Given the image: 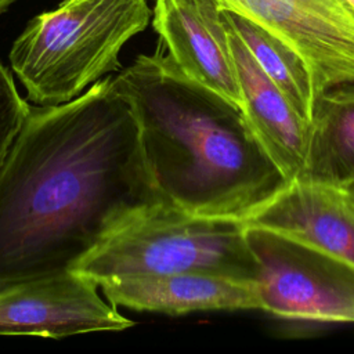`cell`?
<instances>
[{"instance_id": "ba28073f", "label": "cell", "mask_w": 354, "mask_h": 354, "mask_svg": "<svg viewBox=\"0 0 354 354\" xmlns=\"http://www.w3.org/2000/svg\"><path fill=\"white\" fill-rule=\"evenodd\" d=\"M243 227L281 234L354 266V192L296 177L254 209Z\"/></svg>"}, {"instance_id": "5b68a950", "label": "cell", "mask_w": 354, "mask_h": 354, "mask_svg": "<svg viewBox=\"0 0 354 354\" xmlns=\"http://www.w3.org/2000/svg\"><path fill=\"white\" fill-rule=\"evenodd\" d=\"M260 310L315 322L354 324V266L277 232L245 227Z\"/></svg>"}, {"instance_id": "7a4b0ae2", "label": "cell", "mask_w": 354, "mask_h": 354, "mask_svg": "<svg viewBox=\"0 0 354 354\" xmlns=\"http://www.w3.org/2000/svg\"><path fill=\"white\" fill-rule=\"evenodd\" d=\"M112 80L134 111L163 202L242 223L285 184L241 108L188 77L160 47L138 55Z\"/></svg>"}, {"instance_id": "4fadbf2b", "label": "cell", "mask_w": 354, "mask_h": 354, "mask_svg": "<svg viewBox=\"0 0 354 354\" xmlns=\"http://www.w3.org/2000/svg\"><path fill=\"white\" fill-rule=\"evenodd\" d=\"M250 54L268 77L283 91L300 116L311 122L315 93L306 61L283 40L235 12L223 10Z\"/></svg>"}, {"instance_id": "9a60e30c", "label": "cell", "mask_w": 354, "mask_h": 354, "mask_svg": "<svg viewBox=\"0 0 354 354\" xmlns=\"http://www.w3.org/2000/svg\"><path fill=\"white\" fill-rule=\"evenodd\" d=\"M15 0H0V14L4 12Z\"/></svg>"}, {"instance_id": "7c38bea8", "label": "cell", "mask_w": 354, "mask_h": 354, "mask_svg": "<svg viewBox=\"0 0 354 354\" xmlns=\"http://www.w3.org/2000/svg\"><path fill=\"white\" fill-rule=\"evenodd\" d=\"M297 177L354 192V84L317 98L306 160Z\"/></svg>"}, {"instance_id": "8992f818", "label": "cell", "mask_w": 354, "mask_h": 354, "mask_svg": "<svg viewBox=\"0 0 354 354\" xmlns=\"http://www.w3.org/2000/svg\"><path fill=\"white\" fill-rule=\"evenodd\" d=\"M289 44L307 64L317 98L354 84V8L346 0H217Z\"/></svg>"}, {"instance_id": "6da1fadb", "label": "cell", "mask_w": 354, "mask_h": 354, "mask_svg": "<svg viewBox=\"0 0 354 354\" xmlns=\"http://www.w3.org/2000/svg\"><path fill=\"white\" fill-rule=\"evenodd\" d=\"M162 201L130 102L112 76L28 113L0 165V288L73 267Z\"/></svg>"}, {"instance_id": "8fae6325", "label": "cell", "mask_w": 354, "mask_h": 354, "mask_svg": "<svg viewBox=\"0 0 354 354\" xmlns=\"http://www.w3.org/2000/svg\"><path fill=\"white\" fill-rule=\"evenodd\" d=\"M100 288L115 307L183 315L213 310H260L256 281L209 272L130 277L104 281Z\"/></svg>"}, {"instance_id": "3957f363", "label": "cell", "mask_w": 354, "mask_h": 354, "mask_svg": "<svg viewBox=\"0 0 354 354\" xmlns=\"http://www.w3.org/2000/svg\"><path fill=\"white\" fill-rule=\"evenodd\" d=\"M151 17L147 0H64L32 18L15 39L10 64L35 105L72 101L119 71L122 47Z\"/></svg>"}, {"instance_id": "30bf717a", "label": "cell", "mask_w": 354, "mask_h": 354, "mask_svg": "<svg viewBox=\"0 0 354 354\" xmlns=\"http://www.w3.org/2000/svg\"><path fill=\"white\" fill-rule=\"evenodd\" d=\"M223 18L236 68L243 119L283 180H293L304 166L310 123L261 69L224 12Z\"/></svg>"}, {"instance_id": "5bb4252c", "label": "cell", "mask_w": 354, "mask_h": 354, "mask_svg": "<svg viewBox=\"0 0 354 354\" xmlns=\"http://www.w3.org/2000/svg\"><path fill=\"white\" fill-rule=\"evenodd\" d=\"M28 108L29 102L21 97L11 72L0 61V165L24 123Z\"/></svg>"}, {"instance_id": "52a82bcc", "label": "cell", "mask_w": 354, "mask_h": 354, "mask_svg": "<svg viewBox=\"0 0 354 354\" xmlns=\"http://www.w3.org/2000/svg\"><path fill=\"white\" fill-rule=\"evenodd\" d=\"M98 286L66 270L0 288V335L64 337L133 326L100 296Z\"/></svg>"}, {"instance_id": "2e32d148", "label": "cell", "mask_w": 354, "mask_h": 354, "mask_svg": "<svg viewBox=\"0 0 354 354\" xmlns=\"http://www.w3.org/2000/svg\"><path fill=\"white\" fill-rule=\"evenodd\" d=\"M346 1H347V3L354 8V0H346Z\"/></svg>"}, {"instance_id": "277c9868", "label": "cell", "mask_w": 354, "mask_h": 354, "mask_svg": "<svg viewBox=\"0 0 354 354\" xmlns=\"http://www.w3.org/2000/svg\"><path fill=\"white\" fill-rule=\"evenodd\" d=\"M73 271L98 285L111 279L183 272L254 281L256 264L241 221L191 214L159 201L115 228Z\"/></svg>"}, {"instance_id": "9c48e42d", "label": "cell", "mask_w": 354, "mask_h": 354, "mask_svg": "<svg viewBox=\"0 0 354 354\" xmlns=\"http://www.w3.org/2000/svg\"><path fill=\"white\" fill-rule=\"evenodd\" d=\"M153 29L181 71L241 108V90L217 0H155Z\"/></svg>"}]
</instances>
